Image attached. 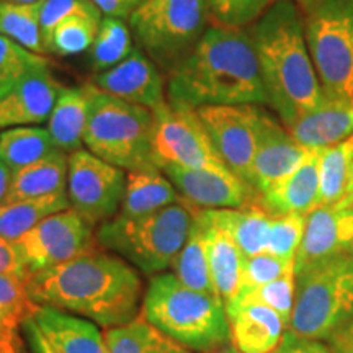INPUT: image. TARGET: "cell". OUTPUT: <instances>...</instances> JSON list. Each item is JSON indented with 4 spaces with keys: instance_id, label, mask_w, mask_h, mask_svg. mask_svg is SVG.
Masks as SVG:
<instances>
[{
    "instance_id": "obj_17",
    "label": "cell",
    "mask_w": 353,
    "mask_h": 353,
    "mask_svg": "<svg viewBox=\"0 0 353 353\" xmlns=\"http://www.w3.org/2000/svg\"><path fill=\"white\" fill-rule=\"evenodd\" d=\"M94 85L105 94L152 112L167 103V87L161 69L143 50H134L120 64L97 74Z\"/></svg>"
},
{
    "instance_id": "obj_2",
    "label": "cell",
    "mask_w": 353,
    "mask_h": 353,
    "mask_svg": "<svg viewBox=\"0 0 353 353\" xmlns=\"http://www.w3.org/2000/svg\"><path fill=\"white\" fill-rule=\"evenodd\" d=\"M25 285L38 306L72 312L107 329L128 324L143 307L138 268L117 254L94 250L34 273Z\"/></svg>"
},
{
    "instance_id": "obj_13",
    "label": "cell",
    "mask_w": 353,
    "mask_h": 353,
    "mask_svg": "<svg viewBox=\"0 0 353 353\" xmlns=\"http://www.w3.org/2000/svg\"><path fill=\"white\" fill-rule=\"evenodd\" d=\"M196 110L221 161L232 174L249 183L257 151L260 107L208 105Z\"/></svg>"
},
{
    "instance_id": "obj_25",
    "label": "cell",
    "mask_w": 353,
    "mask_h": 353,
    "mask_svg": "<svg viewBox=\"0 0 353 353\" xmlns=\"http://www.w3.org/2000/svg\"><path fill=\"white\" fill-rule=\"evenodd\" d=\"M180 201V195L164 170L156 165L128 170L120 216H143Z\"/></svg>"
},
{
    "instance_id": "obj_1",
    "label": "cell",
    "mask_w": 353,
    "mask_h": 353,
    "mask_svg": "<svg viewBox=\"0 0 353 353\" xmlns=\"http://www.w3.org/2000/svg\"><path fill=\"white\" fill-rule=\"evenodd\" d=\"M167 100L175 107L268 105L257 51L245 28L211 25L167 72Z\"/></svg>"
},
{
    "instance_id": "obj_52",
    "label": "cell",
    "mask_w": 353,
    "mask_h": 353,
    "mask_svg": "<svg viewBox=\"0 0 353 353\" xmlns=\"http://www.w3.org/2000/svg\"><path fill=\"white\" fill-rule=\"evenodd\" d=\"M352 190H353V167H352Z\"/></svg>"
},
{
    "instance_id": "obj_16",
    "label": "cell",
    "mask_w": 353,
    "mask_h": 353,
    "mask_svg": "<svg viewBox=\"0 0 353 353\" xmlns=\"http://www.w3.org/2000/svg\"><path fill=\"white\" fill-rule=\"evenodd\" d=\"M311 151L312 149L304 148L290 134L283 123L276 121L260 108L257 151L249 183L262 195L296 170Z\"/></svg>"
},
{
    "instance_id": "obj_44",
    "label": "cell",
    "mask_w": 353,
    "mask_h": 353,
    "mask_svg": "<svg viewBox=\"0 0 353 353\" xmlns=\"http://www.w3.org/2000/svg\"><path fill=\"white\" fill-rule=\"evenodd\" d=\"M103 17H113V19L130 20L136 8L141 6L143 0H92Z\"/></svg>"
},
{
    "instance_id": "obj_49",
    "label": "cell",
    "mask_w": 353,
    "mask_h": 353,
    "mask_svg": "<svg viewBox=\"0 0 353 353\" xmlns=\"http://www.w3.org/2000/svg\"><path fill=\"white\" fill-rule=\"evenodd\" d=\"M206 353H241L237 350L236 347L232 345V343H228V345L221 347V348H216V350H211V352H206Z\"/></svg>"
},
{
    "instance_id": "obj_8",
    "label": "cell",
    "mask_w": 353,
    "mask_h": 353,
    "mask_svg": "<svg viewBox=\"0 0 353 353\" xmlns=\"http://www.w3.org/2000/svg\"><path fill=\"white\" fill-rule=\"evenodd\" d=\"M324 99L353 95V0L299 3Z\"/></svg>"
},
{
    "instance_id": "obj_42",
    "label": "cell",
    "mask_w": 353,
    "mask_h": 353,
    "mask_svg": "<svg viewBox=\"0 0 353 353\" xmlns=\"http://www.w3.org/2000/svg\"><path fill=\"white\" fill-rule=\"evenodd\" d=\"M74 15H101V12L92 0H41L43 41H46L57 23Z\"/></svg>"
},
{
    "instance_id": "obj_27",
    "label": "cell",
    "mask_w": 353,
    "mask_h": 353,
    "mask_svg": "<svg viewBox=\"0 0 353 353\" xmlns=\"http://www.w3.org/2000/svg\"><path fill=\"white\" fill-rule=\"evenodd\" d=\"M108 353H192L159 330L143 314L120 327L105 330Z\"/></svg>"
},
{
    "instance_id": "obj_29",
    "label": "cell",
    "mask_w": 353,
    "mask_h": 353,
    "mask_svg": "<svg viewBox=\"0 0 353 353\" xmlns=\"http://www.w3.org/2000/svg\"><path fill=\"white\" fill-rule=\"evenodd\" d=\"M353 134L342 143L319 149V203L332 205L347 198L352 190Z\"/></svg>"
},
{
    "instance_id": "obj_53",
    "label": "cell",
    "mask_w": 353,
    "mask_h": 353,
    "mask_svg": "<svg viewBox=\"0 0 353 353\" xmlns=\"http://www.w3.org/2000/svg\"><path fill=\"white\" fill-rule=\"evenodd\" d=\"M272 353H276V352H272Z\"/></svg>"
},
{
    "instance_id": "obj_31",
    "label": "cell",
    "mask_w": 353,
    "mask_h": 353,
    "mask_svg": "<svg viewBox=\"0 0 353 353\" xmlns=\"http://www.w3.org/2000/svg\"><path fill=\"white\" fill-rule=\"evenodd\" d=\"M68 208H70L68 193L0 203V239L17 241L37 226L39 221Z\"/></svg>"
},
{
    "instance_id": "obj_12",
    "label": "cell",
    "mask_w": 353,
    "mask_h": 353,
    "mask_svg": "<svg viewBox=\"0 0 353 353\" xmlns=\"http://www.w3.org/2000/svg\"><path fill=\"white\" fill-rule=\"evenodd\" d=\"M126 188V174L87 149L69 154L68 198L74 208L92 226L107 223L120 213Z\"/></svg>"
},
{
    "instance_id": "obj_36",
    "label": "cell",
    "mask_w": 353,
    "mask_h": 353,
    "mask_svg": "<svg viewBox=\"0 0 353 353\" xmlns=\"http://www.w3.org/2000/svg\"><path fill=\"white\" fill-rule=\"evenodd\" d=\"M101 15H74L56 25L44 48L52 54L70 57L90 50L99 34Z\"/></svg>"
},
{
    "instance_id": "obj_3",
    "label": "cell",
    "mask_w": 353,
    "mask_h": 353,
    "mask_svg": "<svg viewBox=\"0 0 353 353\" xmlns=\"http://www.w3.org/2000/svg\"><path fill=\"white\" fill-rule=\"evenodd\" d=\"M257 51L268 105L285 126L324 100L299 3L276 0L249 30Z\"/></svg>"
},
{
    "instance_id": "obj_10",
    "label": "cell",
    "mask_w": 353,
    "mask_h": 353,
    "mask_svg": "<svg viewBox=\"0 0 353 353\" xmlns=\"http://www.w3.org/2000/svg\"><path fill=\"white\" fill-rule=\"evenodd\" d=\"M92 228L76 210L68 208L50 214L12 241L23 267L25 281L34 273L94 252L97 237Z\"/></svg>"
},
{
    "instance_id": "obj_43",
    "label": "cell",
    "mask_w": 353,
    "mask_h": 353,
    "mask_svg": "<svg viewBox=\"0 0 353 353\" xmlns=\"http://www.w3.org/2000/svg\"><path fill=\"white\" fill-rule=\"evenodd\" d=\"M276 353H332L327 343L314 341V339H304L286 330Z\"/></svg>"
},
{
    "instance_id": "obj_34",
    "label": "cell",
    "mask_w": 353,
    "mask_h": 353,
    "mask_svg": "<svg viewBox=\"0 0 353 353\" xmlns=\"http://www.w3.org/2000/svg\"><path fill=\"white\" fill-rule=\"evenodd\" d=\"M38 307L23 280L0 273V337L19 339V329L34 317Z\"/></svg>"
},
{
    "instance_id": "obj_4",
    "label": "cell",
    "mask_w": 353,
    "mask_h": 353,
    "mask_svg": "<svg viewBox=\"0 0 353 353\" xmlns=\"http://www.w3.org/2000/svg\"><path fill=\"white\" fill-rule=\"evenodd\" d=\"M141 314L183 347L211 352L231 341L223 299L187 288L174 273H157L149 280Z\"/></svg>"
},
{
    "instance_id": "obj_26",
    "label": "cell",
    "mask_w": 353,
    "mask_h": 353,
    "mask_svg": "<svg viewBox=\"0 0 353 353\" xmlns=\"http://www.w3.org/2000/svg\"><path fill=\"white\" fill-rule=\"evenodd\" d=\"M68 161L69 156H65V152L57 149L41 161L15 170L12 175L10 190H8L3 203L33 200V198L65 193V188H68Z\"/></svg>"
},
{
    "instance_id": "obj_6",
    "label": "cell",
    "mask_w": 353,
    "mask_h": 353,
    "mask_svg": "<svg viewBox=\"0 0 353 353\" xmlns=\"http://www.w3.org/2000/svg\"><path fill=\"white\" fill-rule=\"evenodd\" d=\"M152 110L105 94L90 83V107L83 144L87 151L123 170L154 165Z\"/></svg>"
},
{
    "instance_id": "obj_35",
    "label": "cell",
    "mask_w": 353,
    "mask_h": 353,
    "mask_svg": "<svg viewBox=\"0 0 353 353\" xmlns=\"http://www.w3.org/2000/svg\"><path fill=\"white\" fill-rule=\"evenodd\" d=\"M134 51L132 32L125 20L103 17L99 34L90 48V64L97 74L120 64Z\"/></svg>"
},
{
    "instance_id": "obj_5",
    "label": "cell",
    "mask_w": 353,
    "mask_h": 353,
    "mask_svg": "<svg viewBox=\"0 0 353 353\" xmlns=\"http://www.w3.org/2000/svg\"><path fill=\"white\" fill-rule=\"evenodd\" d=\"M195 219V206L180 201L152 213L134 216L117 214L103 223L97 242L120 255L145 275H157L172 267L187 241Z\"/></svg>"
},
{
    "instance_id": "obj_48",
    "label": "cell",
    "mask_w": 353,
    "mask_h": 353,
    "mask_svg": "<svg viewBox=\"0 0 353 353\" xmlns=\"http://www.w3.org/2000/svg\"><path fill=\"white\" fill-rule=\"evenodd\" d=\"M19 339H2L0 337V353H20Z\"/></svg>"
},
{
    "instance_id": "obj_23",
    "label": "cell",
    "mask_w": 353,
    "mask_h": 353,
    "mask_svg": "<svg viewBox=\"0 0 353 353\" xmlns=\"http://www.w3.org/2000/svg\"><path fill=\"white\" fill-rule=\"evenodd\" d=\"M196 214L205 228L206 249L216 293L226 306L241 288L242 265L245 257L228 229L211 216L210 210L196 208Z\"/></svg>"
},
{
    "instance_id": "obj_11",
    "label": "cell",
    "mask_w": 353,
    "mask_h": 353,
    "mask_svg": "<svg viewBox=\"0 0 353 353\" xmlns=\"http://www.w3.org/2000/svg\"><path fill=\"white\" fill-rule=\"evenodd\" d=\"M152 162L159 169L229 170L216 152L196 108L175 107L169 101L154 112Z\"/></svg>"
},
{
    "instance_id": "obj_37",
    "label": "cell",
    "mask_w": 353,
    "mask_h": 353,
    "mask_svg": "<svg viewBox=\"0 0 353 353\" xmlns=\"http://www.w3.org/2000/svg\"><path fill=\"white\" fill-rule=\"evenodd\" d=\"M294 291H296V275L294 272H290L270 283L239 290L228 304H262L273 309L288 327L293 312Z\"/></svg>"
},
{
    "instance_id": "obj_30",
    "label": "cell",
    "mask_w": 353,
    "mask_h": 353,
    "mask_svg": "<svg viewBox=\"0 0 353 353\" xmlns=\"http://www.w3.org/2000/svg\"><path fill=\"white\" fill-rule=\"evenodd\" d=\"M210 211L221 226L228 229L245 259L265 252L272 216L262 206Z\"/></svg>"
},
{
    "instance_id": "obj_46",
    "label": "cell",
    "mask_w": 353,
    "mask_h": 353,
    "mask_svg": "<svg viewBox=\"0 0 353 353\" xmlns=\"http://www.w3.org/2000/svg\"><path fill=\"white\" fill-rule=\"evenodd\" d=\"M23 332H25L26 341H28L32 353H54V350H52L50 343H48L46 337L41 334V330H39L33 317L23 324Z\"/></svg>"
},
{
    "instance_id": "obj_18",
    "label": "cell",
    "mask_w": 353,
    "mask_h": 353,
    "mask_svg": "<svg viewBox=\"0 0 353 353\" xmlns=\"http://www.w3.org/2000/svg\"><path fill=\"white\" fill-rule=\"evenodd\" d=\"M63 85L50 68L33 70L0 99V128L37 126L48 121Z\"/></svg>"
},
{
    "instance_id": "obj_22",
    "label": "cell",
    "mask_w": 353,
    "mask_h": 353,
    "mask_svg": "<svg viewBox=\"0 0 353 353\" xmlns=\"http://www.w3.org/2000/svg\"><path fill=\"white\" fill-rule=\"evenodd\" d=\"M33 319L54 353H108L105 334L85 317L39 306Z\"/></svg>"
},
{
    "instance_id": "obj_38",
    "label": "cell",
    "mask_w": 353,
    "mask_h": 353,
    "mask_svg": "<svg viewBox=\"0 0 353 353\" xmlns=\"http://www.w3.org/2000/svg\"><path fill=\"white\" fill-rule=\"evenodd\" d=\"M48 57L0 34V99L33 70L46 68Z\"/></svg>"
},
{
    "instance_id": "obj_15",
    "label": "cell",
    "mask_w": 353,
    "mask_h": 353,
    "mask_svg": "<svg viewBox=\"0 0 353 353\" xmlns=\"http://www.w3.org/2000/svg\"><path fill=\"white\" fill-rule=\"evenodd\" d=\"M164 174L180 198L201 210H239L260 206V193L231 170L183 169L169 165Z\"/></svg>"
},
{
    "instance_id": "obj_20",
    "label": "cell",
    "mask_w": 353,
    "mask_h": 353,
    "mask_svg": "<svg viewBox=\"0 0 353 353\" xmlns=\"http://www.w3.org/2000/svg\"><path fill=\"white\" fill-rule=\"evenodd\" d=\"M307 149L339 144L353 134V95L324 99L319 107L285 126Z\"/></svg>"
},
{
    "instance_id": "obj_39",
    "label": "cell",
    "mask_w": 353,
    "mask_h": 353,
    "mask_svg": "<svg viewBox=\"0 0 353 353\" xmlns=\"http://www.w3.org/2000/svg\"><path fill=\"white\" fill-rule=\"evenodd\" d=\"M307 214L272 216L265 252L285 260H296Z\"/></svg>"
},
{
    "instance_id": "obj_28",
    "label": "cell",
    "mask_w": 353,
    "mask_h": 353,
    "mask_svg": "<svg viewBox=\"0 0 353 353\" xmlns=\"http://www.w3.org/2000/svg\"><path fill=\"white\" fill-rule=\"evenodd\" d=\"M172 268H174V275L187 288L219 296L216 293L213 276H211L208 249H206L205 239V228H203L201 219L196 214V206L193 226L190 229V234L187 241H185L182 250H180L174 260V263H172Z\"/></svg>"
},
{
    "instance_id": "obj_14",
    "label": "cell",
    "mask_w": 353,
    "mask_h": 353,
    "mask_svg": "<svg viewBox=\"0 0 353 353\" xmlns=\"http://www.w3.org/2000/svg\"><path fill=\"white\" fill-rule=\"evenodd\" d=\"M343 255H353V192L332 205L316 206L306 216L294 273Z\"/></svg>"
},
{
    "instance_id": "obj_41",
    "label": "cell",
    "mask_w": 353,
    "mask_h": 353,
    "mask_svg": "<svg viewBox=\"0 0 353 353\" xmlns=\"http://www.w3.org/2000/svg\"><path fill=\"white\" fill-rule=\"evenodd\" d=\"M290 272H294V260L280 259L268 252L252 255L244 259L239 290L270 283Z\"/></svg>"
},
{
    "instance_id": "obj_50",
    "label": "cell",
    "mask_w": 353,
    "mask_h": 353,
    "mask_svg": "<svg viewBox=\"0 0 353 353\" xmlns=\"http://www.w3.org/2000/svg\"><path fill=\"white\" fill-rule=\"evenodd\" d=\"M8 2H20V3H30V2H39V0H8Z\"/></svg>"
},
{
    "instance_id": "obj_19",
    "label": "cell",
    "mask_w": 353,
    "mask_h": 353,
    "mask_svg": "<svg viewBox=\"0 0 353 353\" xmlns=\"http://www.w3.org/2000/svg\"><path fill=\"white\" fill-rule=\"evenodd\" d=\"M231 343L241 353H272L288 327L275 311L262 304H228Z\"/></svg>"
},
{
    "instance_id": "obj_9",
    "label": "cell",
    "mask_w": 353,
    "mask_h": 353,
    "mask_svg": "<svg viewBox=\"0 0 353 353\" xmlns=\"http://www.w3.org/2000/svg\"><path fill=\"white\" fill-rule=\"evenodd\" d=\"M208 23V0H143L130 17L139 48L165 72L195 46Z\"/></svg>"
},
{
    "instance_id": "obj_47",
    "label": "cell",
    "mask_w": 353,
    "mask_h": 353,
    "mask_svg": "<svg viewBox=\"0 0 353 353\" xmlns=\"http://www.w3.org/2000/svg\"><path fill=\"white\" fill-rule=\"evenodd\" d=\"M12 175H13V170L10 167H7L2 161H0V203H3L8 190H10Z\"/></svg>"
},
{
    "instance_id": "obj_32",
    "label": "cell",
    "mask_w": 353,
    "mask_h": 353,
    "mask_svg": "<svg viewBox=\"0 0 353 353\" xmlns=\"http://www.w3.org/2000/svg\"><path fill=\"white\" fill-rule=\"evenodd\" d=\"M57 151L50 131L39 126L8 128L0 134V161L20 170Z\"/></svg>"
},
{
    "instance_id": "obj_7",
    "label": "cell",
    "mask_w": 353,
    "mask_h": 353,
    "mask_svg": "<svg viewBox=\"0 0 353 353\" xmlns=\"http://www.w3.org/2000/svg\"><path fill=\"white\" fill-rule=\"evenodd\" d=\"M296 275L288 330L314 341H327L353 321V255L324 260Z\"/></svg>"
},
{
    "instance_id": "obj_33",
    "label": "cell",
    "mask_w": 353,
    "mask_h": 353,
    "mask_svg": "<svg viewBox=\"0 0 353 353\" xmlns=\"http://www.w3.org/2000/svg\"><path fill=\"white\" fill-rule=\"evenodd\" d=\"M0 34L37 54H46L41 33V0L20 3L0 0Z\"/></svg>"
},
{
    "instance_id": "obj_24",
    "label": "cell",
    "mask_w": 353,
    "mask_h": 353,
    "mask_svg": "<svg viewBox=\"0 0 353 353\" xmlns=\"http://www.w3.org/2000/svg\"><path fill=\"white\" fill-rule=\"evenodd\" d=\"M88 107H90V83L82 87H63L48 118V131L59 151L70 154L82 149Z\"/></svg>"
},
{
    "instance_id": "obj_21",
    "label": "cell",
    "mask_w": 353,
    "mask_h": 353,
    "mask_svg": "<svg viewBox=\"0 0 353 353\" xmlns=\"http://www.w3.org/2000/svg\"><path fill=\"white\" fill-rule=\"evenodd\" d=\"M319 203V149H312L296 170L260 195V206L270 216L309 214Z\"/></svg>"
},
{
    "instance_id": "obj_40",
    "label": "cell",
    "mask_w": 353,
    "mask_h": 353,
    "mask_svg": "<svg viewBox=\"0 0 353 353\" xmlns=\"http://www.w3.org/2000/svg\"><path fill=\"white\" fill-rule=\"evenodd\" d=\"M276 0H208L210 23L229 28L254 25Z\"/></svg>"
},
{
    "instance_id": "obj_45",
    "label": "cell",
    "mask_w": 353,
    "mask_h": 353,
    "mask_svg": "<svg viewBox=\"0 0 353 353\" xmlns=\"http://www.w3.org/2000/svg\"><path fill=\"white\" fill-rule=\"evenodd\" d=\"M332 353H353V321L343 325L327 339Z\"/></svg>"
},
{
    "instance_id": "obj_51",
    "label": "cell",
    "mask_w": 353,
    "mask_h": 353,
    "mask_svg": "<svg viewBox=\"0 0 353 353\" xmlns=\"http://www.w3.org/2000/svg\"><path fill=\"white\" fill-rule=\"evenodd\" d=\"M294 2H298V3H304V2H306V0H294Z\"/></svg>"
}]
</instances>
